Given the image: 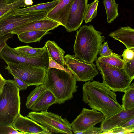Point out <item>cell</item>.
I'll return each mask as SVG.
<instances>
[{
  "mask_svg": "<svg viewBox=\"0 0 134 134\" xmlns=\"http://www.w3.org/2000/svg\"><path fill=\"white\" fill-rule=\"evenodd\" d=\"M83 101L91 108L102 113L107 119L122 110L116 95L103 83L86 82L82 87Z\"/></svg>",
  "mask_w": 134,
  "mask_h": 134,
  "instance_id": "6da1fadb",
  "label": "cell"
},
{
  "mask_svg": "<svg viewBox=\"0 0 134 134\" xmlns=\"http://www.w3.org/2000/svg\"><path fill=\"white\" fill-rule=\"evenodd\" d=\"M102 34L92 25L82 26L77 31L74 46L75 57L89 64L97 59L100 47L105 41Z\"/></svg>",
  "mask_w": 134,
  "mask_h": 134,
  "instance_id": "7a4b0ae2",
  "label": "cell"
},
{
  "mask_svg": "<svg viewBox=\"0 0 134 134\" xmlns=\"http://www.w3.org/2000/svg\"><path fill=\"white\" fill-rule=\"evenodd\" d=\"M76 80L72 74L53 68H48L43 84L54 96L56 104H60L73 98L77 91Z\"/></svg>",
  "mask_w": 134,
  "mask_h": 134,
  "instance_id": "3957f363",
  "label": "cell"
},
{
  "mask_svg": "<svg viewBox=\"0 0 134 134\" xmlns=\"http://www.w3.org/2000/svg\"><path fill=\"white\" fill-rule=\"evenodd\" d=\"M19 91L14 80H6L0 95V124L12 125L20 113Z\"/></svg>",
  "mask_w": 134,
  "mask_h": 134,
  "instance_id": "277c9868",
  "label": "cell"
},
{
  "mask_svg": "<svg viewBox=\"0 0 134 134\" xmlns=\"http://www.w3.org/2000/svg\"><path fill=\"white\" fill-rule=\"evenodd\" d=\"M96 64L102 76V83L114 92H124L130 86L132 80L123 68L106 64L97 59Z\"/></svg>",
  "mask_w": 134,
  "mask_h": 134,
  "instance_id": "5b68a950",
  "label": "cell"
},
{
  "mask_svg": "<svg viewBox=\"0 0 134 134\" xmlns=\"http://www.w3.org/2000/svg\"><path fill=\"white\" fill-rule=\"evenodd\" d=\"M27 116L40 124L52 133L72 134L70 123L66 118L51 112L31 111Z\"/></svg>",
  "mask_w": 134,
  "mask_h": 134,
  "instance_id": "8992f818",
  "label": "cell"
},
{
  "mask_svg": "<svg viewBox=\"0 0 134 134\" xmlns=\"http://www.w3.org/2000/svg\"><path fill=\"white\" fill-rule=\"evenodd\" d=\"M5 69L9 73L13 74L21 79L29 86L43 84L47 72L45 68L25 64L7 63Z\"/></svg>",
  "mask_w": 134,
  "mask_h": 134,
  "instance_id": "52a82bcc",
  "label": "cell"
},
{
  "mask_svg": "<svg viewBox=\"0 0 134 134\" xmlns=\"http://www.w3.org/2000/svg\"><path fill=\"white\" fill-rule=\"evenodd\" d=\"M47 13L40 11L18 14L13 10L7 13L0 18V37L10 33L19 27L46 17Z\"/></svg>",
  "mask_w": 134,
  "mask_h": 134,
  "instance_id": "ba28073f",
  "label": "cell"
},
{
  "mask_svg": "<svg viewBox=\"0 0 134 134\" xmlns=\"http://www.w3.org/2000/svg\"><path fill=\"white\" fill-rule=\"evenodd\" d=\"M64 59L65 65L77 81H93L94 78L98 74L96 65L93 63H87L69 54L64 56Z\"/></svg>",
  "mask_w": 134,
  "mask_h": 134,
  "instance_id": "9c48e42d",
  "label": "cell"
},
{
  "mask_svg": "<svg viewBox=\"0 0 134 134\" xmlns=\"http://www.w3.org/2000/svg\"><path fill=\"white\" fill-rule=\"evenodd\" d=\"M0 57L6 63L39 66L47 70L48 67L49 55L47 51L41 57H27L19 54L14 48L7 44L0 53Z\"/></svg>",
  "mask_w": 134,
  "mask_h": 134,
  "instance_id": "30bf717a",
  "label": "cell"
},
{
  "mask_svg": "<svg viewBox=\"0 0 134 134\" xmlns=\"http://www.w3.org/2000/svg\"><path fill=\"white\" fill-rule=\"evenodd\" d=\"M104 119V115L100 112L84 108L71 123L72 131L75 134H78L102 122Z\"/></svg>",
  "mask_w": 134,
  "mask_h": 134,
  "instance_id": "8fae6325",
  "label": "cell"
},
{
  "mask_svg": "<svg viewBox=\"0 0 134 134\" xmlns=\"http://www.w3.org/2000/svg\"><path fill=\"white\" fill-rule=\"evenodd\" d=\"M88 0H74L64 27L69 32L77 30L84 18Z\"/></svg>",
  "mask_w": 134,
  "mask_h": 134,
  "instance_id": "7c38bea8",
  "label": "cell"
},
{
  "mask_svg": "<svg viewBox=\"0 0 134 134\" xmlns=\"http://www.w3.org/2000/svg\"><path fill=\"white\" fill-rule=\"evenodd\" d=\"M16 130L25 134H50L52 133L41 124L20 113L12 124Z\"/></svg>",
  "mask_w": 134,
  "mask_h": 134,
  "instance_id": "4fadbf2b",
  "label": "cell"
},
{
  "mask_svg": "<svg viewBox=\"0 0 134 134\" xmlns=\"http://www.w3.org/2000/svg\"><path fill=\"white\" fill-rule=\"evenodd\" d=\"M60 25L59 23L46 16L34 20L13 29L10 33L18 35L31 31H49Z\"/></svg>",
  "mask_w": 134,
  "mask_h": 134,
  "instance_id": "5bb4252c",
  "label": "cell"
},
{
  "mask_svg": "<svg viewBox=\"0 0 134 134\" xmlns=\"http://www.w3.org/2000/svg\"><path fill=\"white\" fill-rule=\"evenodd\" d=\"M134 117V108L128 110L123 109L110 117L104 119L100 125L102 133L106 132L115 128L120 127L129 119Z\"/></svg>",
  "mask_w": 134,
  "mask_h": 134,
  "instance_id": "9a60e30c",
  "label": "cell"
},
{
  "mask_svg": "<svg viewBox=\"0 0 134 134\" xmlns=\"http://www.w3.org/2000/svg\"><path fill=\"white\" fill-rule=\"evenodd\" d=\"M74 0H60L46 16L64 27Z\"/></svg>",
  "mask_w": 134,
  "mask_h": 134,
  "instance_id": "2e32d148",
  "label": "cell"
},
{
  "mask_svg": "<svg viewBox=\"0 0 134 134\" xmlns=\"http://www.w3.org/2000/svg\"><path fill=\"white\" fill-rule=\"evenodd\" d=\"M109 35L122 43L126 49L134 48V29L129 26L121 27Z\"/></svg>",
  "mask_w": 134,
  "mask_h": 134,
  "instance_id": "e0dca14e",
  "label": "cell"
},
{
  "mask_svg": "<svg viewBox=\"0 0 134 134\" xmlns=\"http://www.w3.org/2000/svg\"><path fill=\"white\" fill-rule=\"evenodd\" d=\"M54 95L47 90L35 102L30 109L33 111H47L49 107L56 104Z\"/></svg>",
  "mask_w": 134,
  "mask_h": 134,
  "instance_id": "ac0fdd59",
  "label": "cell"
},
{
  "mask_svg": "<svg viewBox=\"0 0 134 134\" xmlns=\"http://www.w3.org/2000/svg\"><path fill=\"white\" fill-rule=\"evenodd\" d=\"M60 0H53L46 3L38 4L24 8H19L13 10L16 14H24L31 12L43 11L48 13L51 11L59 2Z\"/></svg>",
  "mask_w": 134,
  "mask_h": 134,
  "instance_id": "d6986e66",
  "label": "cell"
},
{
  "mask_svg": "<svg viewBox=\"0 0 134 134\" xmlns=\"http://www.w3.org/2000/svg\"><path fill=\"white\" fill-rule=\"evenodd\" d=\"M48 54L54 61L64 67V51L54 41L48 40L45 43Z\"/></svg>",
  "mask_w": 134,
  "mask_h": 134,
  "instance_id": "ffe728a7",
  "label": "cell"
},
{
  "mask_svg": "<svg viewBox=\"0 0 134 134\" xmlns=\"http://www.w3.org/2000/svg\"><path fill=\"white\" fill-rule=\"evenodd\" d=\"M14 48L19 54L27 57H41L47 51L45 45L42 48H38L27 45L19 46Z\"/></svg>",
  "mask_w": 134,
  "mask_h": 134,
  "instance_id": "44dd1931",
  "label": "cell"
},
{
  "mask_svg": "<svg viewBox=\"0 0 134 134\" xmlns=\"http://www.w3.org/2000/svg\"><path fill=\"white\" fill-rule=\"evenodd\" d=\"M48 33V31H31L23 32L17 35L19 39L21 42L29 43L40 41Z\"/></svg>",
  "mask_w": 134,
  "mask_h": 134,
  "instance_id": "7402d4cb",
  "label": "cell"
},
{
  "mask_svg": "<svg viewBox=\"0 0 134 134\" xmlns=\"http://www.w3.org/2000/svg\"><path fill=\"white\" fill-rule=\"evenodd\" d=\"M103 3L105 7L107 22L110 23L118 16V4L115 0H103Z\"/></svg>",
  "mask_w": 134,
  "mask_h": 134,
  "instance_id": "603a6c76",
  "label": "cell"
},
{
  "mask_svg": "<svg viewBox=\"0 0 134 134\" xmlns=\"http://www.w3.org/2000/svg\"><path fill=\"white\" fill-rule=\"evenodd\" d=\"M124 93L122 99V109L127 111L134 108V83L131 84Z\"/></svg>",
  "mask_w": 134,
  "mask_h": 134,
  "instance_id": "cb8c5ba5",
  "label": "cell"
},
{
  "mask_svg": "<svg viewBox=\"0 0 134 134\" xmlns=\"http://www.w3.org/2000/svg\"><path fill=\"white\" fill-rule=\"evenodd\" d=\"M97 59L106 64L119 68H123L125 64L120 55L113 52L110 56L98 57Z\"/></svg>",
  "mask_w": 134,
  "mask_h": 134,
  "instance_id": "d4e9b609",
  "label": "cell"
},
{
  "mask_svg": "<svg viewBox=\"0 0 134 134\" xmlns=\"http://www.w3.org/2000/svg\"><path fill=\"white\" fill-rule=\"evenodd\" d=\"M24 0H19L13 3L8 4L5 0H0V18L7 13L16 9L27 7Z\"/></svg>",
  "mask_w": 134,
  "mask_h": 134,
  "instance_id": "484cf974",
  "label": "cell"
},
{
  "mask_svg": "<svg viewBox=\"0 0 134 134\" xmlns=\"http://www.w3.org/2000/svg\"><path fill=\"white\" fill-rule=\"evenodd\" d=\"M36 86L27 98L26 105L28 109H30L36 100L47 90L43 84Z\"/></svg>",
  "mask_w": 134,
  "mask_h": 134,
  "instance_id": "4316f807",
  "label": "cell"
},
{
  "mask_svg": "<svg viewBox=\"0 0 134 134\" xmlns=\"http://www.w3.org/2000/svg\"><path fill=\"white\" fill-rule=\"evenodd\" d=\"M99 0H95L92 3L87 4L84 20L86 23L91 21L97 16Z\"/></svg>",
  "mask_w": 134,
  "mask_h": 134,
  "instance_id": "83f0119b",
  "label": "cell"
},
{
  "mask_svg": "<svg viewBox=\"0 0 134 134\" xmlns=\"http://www.w3.org/2000/svg\"><path fill=\"white\" fill-rule=\"evenodd\" d=\"M24 133L15 129L12 125L0 124V134H22Z\"/></svg>",
  "mask_w": 134,
  "mask_h": 134,
  "instance_id": "f1b7e54d",
  "label": "cell"
},
{
  "mask_svg": "<svg viewBox=\"0 0 134 134\" xmlns=\"http://www.w3.org/2000/svg\"><path fill=\"white\" fill-rule=\"evenodd\" d=\"M123 68L129 77L133 80L134 78V59L125 62Z\"/></svg>",
  "mask_w": 134,
  "mask_h": 134,
  "instance_id": "f546056e",
  "label": "cell"
},
{
  "mask_svg": "<svg viewBox=\"0 0 134 134\" xmlns=\"http://www.w3.org/2000/svg\"><path fill=\"white\" fill-rule=\"evenodd\" d=\"M99 53L101 57H105L110 56L113 53L112 50L110 49L108 46L107 41L104 42L100 47Z\"/></svg>",
  "mask_w": 134,
  "mask_h": 134,
  "instance_id": "4dcf8cb0",
  "label": "cell"
},
{
  "mask_svg": "<svg viewBox=\"0 0 134 134\" xmlns=\"http://www.w3.org/2000/svg\"><path fill=\"white\" fill-rule=\"evenodd\" d=\"M48 55L49 60L48 68H53L64 70L69 73L72 74L68 69L65 68L64 66L59 64L53 59L49 54Z\"/></svg>",
  "mask_w": 134,
  "mask_h": 134,
  "instance_id": "1f68e13d",
  "label": "cell"
},
{
  "mask_svg": "<svg viewBox=\"0 0 134 134\" xmlns=\"http://www.w3.org/2000/svg\"><path fill=\"white\" fill-rule=\"evenodd\" d=\"M121 56L125 63L134 59V48L124 50Z\"/></svg>",
  "mask_w": 134,
  "mask_h": 134,
  "instance_id": "d6a6232c",
  "label": "cell"
},
{
  "mask_svg": "<svg viewBox=\"0 0 134 134\" xmlns=\"http://www.w3.org/2000/svg\"><path fill=\"white\" fill-rule=\"evenodd\" d=\"M103 134H132L128 130L121 127L113 129Z\"/></svg>",
  "mask_w": 134,
  "mask_h": 134,
  "instance_id": "836d02e7",
  "label": "cell"
},
{
  "mask_svg": "<svg viewBox=\"0 0 134 134\" xmlns=\"http://www.w3.org/2000/svg\"><path fill=\"white\" fill-rule=\"evenodd\" d=\"M13 35L14 34L10 33L0 37V54L2 49L7 44V41L9 39L13 38Z\"/></svg>",
  "mask_w": 134,
  "mask_h": 134,
  "instance_id": "e575fe53",
  "label": "cell"
},
{
  "mask_svg": "<svg viewBox=\"0 0 134 134\" xmlns=\"http://www.w3.org/2000/svg\"><path fill=\"white\" fill-rule=\"evenodd\" d=\"M11 74L13 76L14 80L17 85L19 91L27 89L29 86L24 81L13 74Z\"/></svg>",
  "mask_w": 134,
  "mask_h": 134,
  "instance_id": "d590c367",
  "label": "cell"
},
{
  "mask_svg": "<svg viewBox=\"0 0 134 134\" xmlns=\"http://www.w3.org/2000/svg\"><path fill=\"white\" fill-rule=\"evenodd\" d=\"M121 127L126 129L134 134V117H133L126 122Z\"/></svg>",
  "mask_w": 134,
  "mask_h": 134,
  "instance_id": "8d00e7d4",
  "label": "cell"
},
{
  "mask_svg": "<svg viewBox=\"0 0 134 134\" xmlns=\"http://www.w3.org/2000/svg\"><path fill=\"white\" fill-rule=\"evenodd\" d=\"M102 133V131L100 127H96L93 126L85 131L79 133L78 134H100Z\"/></svg>",
  "mask_w": 134,
  "mask_h": 134,
  "instance_id": "74e56055",
  "label": "cell"
},
{
  "mask_svg": "<svg viewBox=\"0 0 134 134\" xmlns=\"http://www.w3.org/2000/svg\"><path fill=\"white\" fill-rule=\"evenodd\" d=\"M6 80L5 79L0 73V95L6 84Z\"/></svg>",
  "mask_w": 134,
  "mask_h": 134,
  "instance_id": "f35d334b",
  "label": "cell"
},
{
  "mask_svg": "<svg viewBox=\"0 0 134 134\" xmlns=\"http://www.w3.org/2000/svg\"><path fill=\"white\" fill-rule=\"evenodd\" d=\"M24 3L27 7L32 5L33 3L32 0H24Z\"/></svg>",
  "mask_w": 134,
  "mask_h": 134,
  "instance_id": "ab89813d",
  "label": "cell"
},
{
  "mask_svg": "<svg viewBox=\"0 0 134 134\" xmlns=\"http://www.w3.org/2000/svg\"><path fill=\"white\" fill-rule=\"evenodd\" d=\"M19 0H5L6 3L8 4L13 3Z\"/></svg>",
  "mask_w": 134,
  "mask_h": 134,
  "instance_id": "60d3db41",
  "label": "cell"
}]
</instances>
